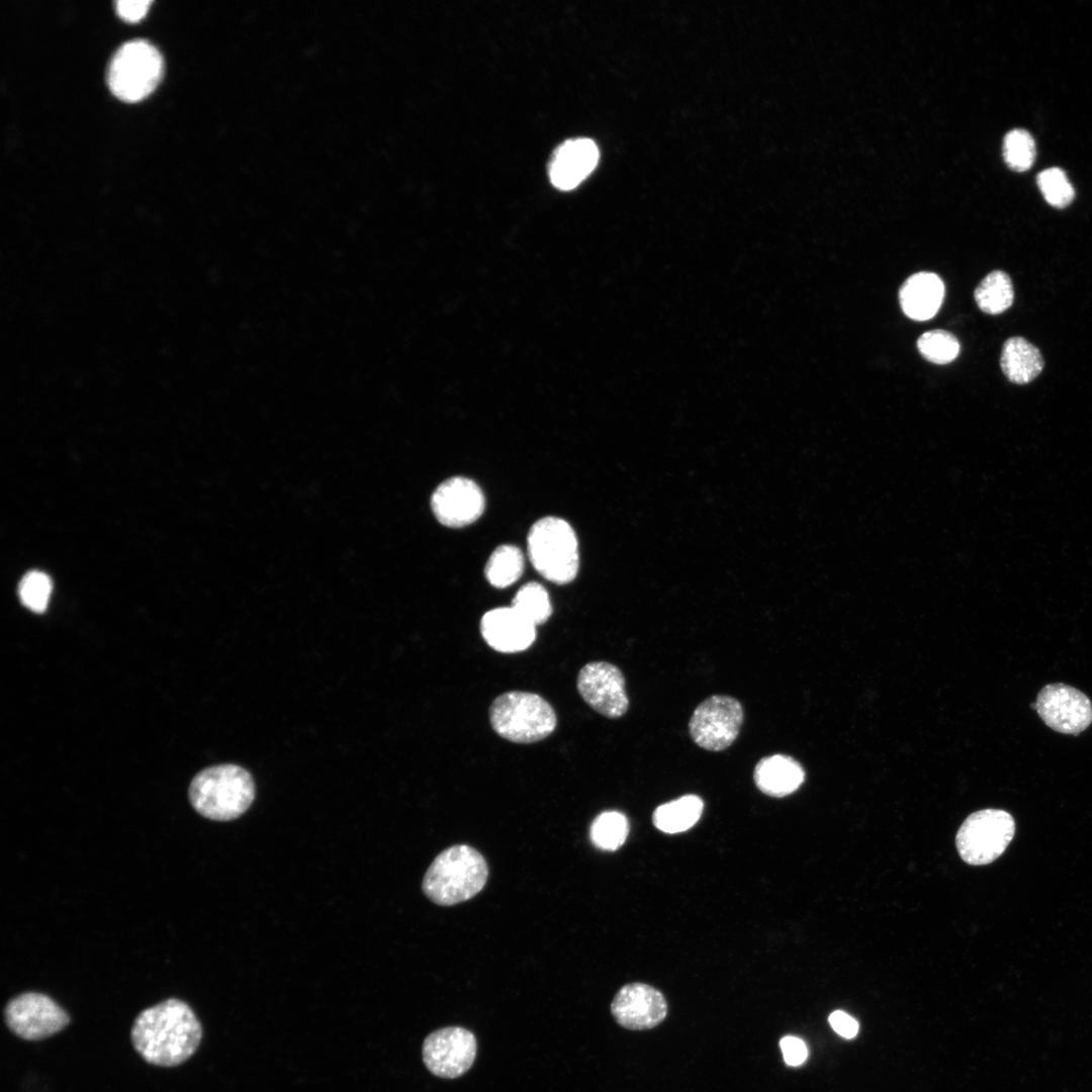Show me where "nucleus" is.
Segmentation results:
<instances>
[{"label": "nucleus", "instance_id": "obj_1", "mask_svg": "<svg viewBox=\"0 0 1092 1092\" xmlns=\"http://www.w3.org/2000/svg\"><path fill=\"white\" fill-rule=\"evenodd\" d=\"M130 1037L139 1055L159 1067L184 1063L197 1050L202 1029L190 1006L170 998L143 1010L135 1018Z\"/></svg>", "mask_w": 1092, "mask_h": 1092}, {"label": "nucleus", "instance_id": "obj_2", "mask_svg": "<svg viewBox=\"0 0 1092 1092\" xmlns=\"http://www.w3.org/2000/svg\"><path fill=\"white\" fill-rule=\"evenodd\" d=\"M194 810L215 821H231L243 815L255 798V783L244 767L224 763L198 772L189 786Z\"/></svg>", "mask_w": 1092, "mask_h": 1092}, {"label": "nucleus", "instance_id": "obj_3", "mask_svg": "<svg viewBox=\"0 0 1092 1092\" xmlns=\"http://www.w3.org/2000/svg\"><path fill=\"white\" fill-rule=\"evenodd\" d=\"M487 876L482 854L469 845L457 844L435 857L424 876L422 890L432 902L451 906L479 893Z\"/></svg>", "mask_w": 1092, "mask_h": 1092}, {"label": "nucleus", "instance_id": "obj_4", "mask_svg": "<svg viewBox=\"0 0 1092 1092\" xmlns=\"http://www.w3.org/2000/svg\"><path fill=\"white\" fill-rule=\"evenodd\" d=\"M489 722L500 737L515 743H533L556 728L553 707L541 696L522 691L496 697L489 707Z\"/></svg>", "mask_w": 1092, "mask_h": 1092}, {"label": "nucleus", "instance_id": "obj_5", "mask_svg": "<svg viewBox=\"0 0 1092 1092\" xmlns=\"http://www.w3.org/2000/svg\"><path fill=\"white\" fill-rule=\"evenodd\" d=\"M528 554L535 569L547 580L562 584L577 574V539L571 526L562 519L546 517L531 527Z\"/></svg>", "mask_w": 1092, "mask_h": 1092}, {"label": "nucleus", "instance_id": "obj_6", "mask_svg": "<svg viewBox=\"0 0 1092 1092\" xmlns=\"http://www.w3.org/2000/svg\"><path fill=\"white\" fill-rule=\"evenodd\" d=\"M163 60L149 41L134 39L123 43L113 55L107 70L111 92L126 102L148 96L159 83Z\"/></svg>", "mask_w": 1092, "mask_h": 1092}, {"label": "nucleus", "instance_id": "obj_7", "mask_svg": "<svg viewBox=\"0 0 1092 1092\" xmlns=\"http://www.w3.org/2000/svg\"><path fill=\"white\" fill-rule=\"evenodd\" d=\"M1015 833L1013 817L1000 809L972 813L961 825L956 844L962 859L973 866L988 864L1006 849Z\"/></svg>", "mask_w": 1092, "mask_h": 1092}, {"label": "nucleus", "instance_id": "obj_8", "mask_svg": "<svg viewBox=\"0 0 1092 1092\" xmlns=\"http://www.w3.org/2000/svg\"><path fill=\"white\" fill-rule=\"evenodd\" d=\"M743 719L739 701L730 696L714 695L694 710L689 732L698 746L709 751H721L736 740Z\"/></svg>", "mask_w": 1092, "mask_h": 1092}, {"label": "nucleus", "instance_id": "obj_9", "mask_svg": "<svg viewBox=\"0 0 1092 1092\" xmlns=\"http://www.w3.org/2000/svg\"><path fill=\"white\" fill-rule=\"evenodd\" d=\"M4 1017L10 1030L27 1040L52 1036L70 1021L68 1013L56 1001L35 992L12 998L5 1007Z\"/></svg>", "mask_w": 1092, "mask_h": 1092}, {"label": "nucleus", "instance_id": "obj_10", "mask_svg": "<svg viewBox=\"0 0 1092 1092\" xmlns=\"http://www.w3.org/2000/svg\"><path fill=\"white\" fill-rule=\"evenodd\" d=\"M474 1034L461 1026H448L430 1033L422 1048L423 1061L434 1075L453 1079L466 1073L476 1057Z\"/></svg>", "mask_w": 1092, "mask_h": 1092}, {"label": "nucleus", "instance_id": "obj_11", "mask_svg": "<svg viewBox=\"0 0 1092 1092\" xmlns=\"http://www.w3.org/2000/svg\"><path fill=\"white\" fill-rule=\"evenodd\" d=\"M576 688L584 702L607 718H620L628 710L625 677L615 664L606 661L586 663L577 674Z\"/></svg>", "mask_w": 1092, "mask_h": 1092}, {"label": "nucleus", "instance_id": "obj_12", "mask_svg": "<svg viewBox=\"0 0 1092 1092\" xmlns=\"http://www.w3.org/2000/svg\"><path fill=\"white\" fill-rule=\"evenodd\" d=\"M1035 710L1055 731L1078 734L1092 722V703L1081 691L1064 684H1050L1038 693Z\"/></svg>", "mask_w": 1092, "mask_h": 1092}, {"label": "nucleus", "instance_id": "obj_13", "mask_svg": "<svg viewBox=\"0 0 1092 1092\" xmlns=\"http://www.w3.org/2000/svg\"><path fill=\"white\" fill-rule=\"evenodd\" d=\"M611 1013L616 1022L626 1029L646 1030L664 1020L667 1002L654 987L630 983L616 993L611 1003Z\"/></svg>", "mask_w": 1092, "mask_h": 1092}, {"label": "nucleus", "instance_id": "obj_14", "mask_svg": "<svg viewBox=\"0 0 1092 1092\" xmlns=\"http://www.w3.org/2000/svg\"><path fill=\"white\" fill-rule=\"evenodd\" d=\"M484 495L471 479L451 477L433 492L431 508L437 520L448 527H463L475 522L483 513Z\"/></svg>", "mask_w": 1092, "mask_h": 1092}, {"label": "nucleus", "instance_id": "obj_15", "mask_svg": "<svg viewBox=\"0 0 1092 1092\" xmlns=\"http://www.w3.org/2000/svg\"><path fill=\"white\" fill-rule=\"evenodd\" d=\"M480 633L494 650L515 653L528 649L536 639V626L512 607L486 612L480 620Z\"/></svg>", "mask_w": 1092, "mask_h": 1092}, {"label": "nucleus", "instance_id": "obj_16", "mask_svg": "<svg viewBox=\"0 0 1092 1092\" xmlns=\"http://www.w3.org/2000/svg\"><path fill=\"white\" fill-rule=\"evenodd\" d=\"M599 157V149L589 139L565 141L554 151L550 160L551 183L560 190L575 188L594 171Z\"/></svg>", "mask_w": 1092, "mask_h": 1092}, {"label": "nucleus", "instance_id": "obj_17", "mask_svg": "<svg viewBox=\"0 0 1092 1092\" xmlns=\"http://www.w3.org/2000/svg\"><path fill=\"white\" fill-rule=\"evenodd\" d=\"M944 297V284L931 272L911 275L899 290V301L904 313L914 321H927L938 311Z\"/></svg>", "mask_w": 1092, "mask_h": 1092}, {"label": "nucleus", "instance_id": "obj_18", "mask_svg": "<svg viewBox=\"0 0 1092 1092\" xmlns=\"http://www.w3.org/2000/svg\"><path fill=\"white\" fill-rule=\"evenodd\" d=\"M805 779L802 765L792 756L774 754L755 765L753 781L763 794L782 798L797 791Z\"/></svg>", "mask_w": 1092, "mask_h": 1092}, {"label": "nucleus", "instance_id": "obj_19", "mask_svg": "<svg viewBox=\"0 0 1092 1092\" xmlns=\"http://www.w3.org/2000/svg\"><path fill=\"white\" fill-rule=\"evenodd\" d=\"M1000 365L1004 375L1013 383L1032 381L1043 368L1039 350L1021 337H1012L1003 345Z\"/></svg>", "mask_w": 1092, "mask_h": 1092}, {"label": "nucleus", "instance_id": "obj_20", "mask_svg": "<svg viewBox=\"0 0 1092 1092\" xmlns=\"http://www.w3.org/2000/svg\"><path fill=\"white\" fill-rule=\"evenodd\" d=\"M704 809L697 795H685L658 806L652 816L654 826L665 833H679L693 827Z\"/></svg>", "mask_w": 1092, "mask_h": 1092}, {"label": "nucleus", "instance_id": "obj_21", "mask_svg": "<svg viewBox=\"0 0 1092 1092\" xmlns=\"http://www.w3.org/2000/svg\"><path fill=\"white\" fill-rule=\"evenodd\" d=\"M974 297L979 308L985 313L1000 314L1013 303L1012 281L1004 271H992L978 284Z\"/></svg>", "mask_w": 1092, "mask_h": 1092}, {"label": "nucleus", "instance_id": "obj_22", "mask_svg": "<svg viewBox=\"0 0 1092 1092\" xmlns=\"http://www.w3.org/2000/svg\"><path fill=\"white\" fill-rule=\"evenodd\" d=\"M524 570L522 551L514 545L497 547L485 565V576L489 583L497 588H505L517 581Z\"/></svg>", "mask_w": 1092, "mask_h": 1092}, {"label": "nucleus", "instance_id": "obj_23", "mask_svg": "<svg viewBox=\"0 0 1092 1092\" xmlns=\"http://www.w3.org/2000/svg\"><path fill=\"white\" fill-rule=\"evenodd\" d=\"M511 607L535 626L545 623L552 614V606L546 588L535 581H530L519 588Z\"/></svg>", "mask_w": 1092, "mask_h": 1092}, {"label": "nucleus", "instance_id": "obj_24", "mask_svg": "<svg viewBox=\"0 0 1092 1092\" xmlns=\"http://www.w3.org/2000/svg\"><path fill=\"white\" fill-rule=\"evenodd\" d=\"M629 822L618 811H606L598 815L590 825L593 843L604 850H616L626 840Z\"/></svg>", "mask_w": 1092, "mask_h": 1092}, {"label": "nucleus", "instance_id": "obj_25", "mask_svg": "<svg viewBox=\"0 0 1092 1092\" xmlns=\"http://www.w3.org/2000/svg\"><path fill=\"white\" fill-rule=\"evenodd\" d=\"M917 348L927 361L934 364H946L957 358L960 343L949 332L933 330L918 338Z\"/></svg>", "mask_w": 1092, "mask_h": 1092}, {"label": "nucleus", "instance_id": "obj_26", "mask_svg": "<svg viewBox=\"0 0 1092 1092\" xmlns=\"http://www.w3.org/2000/svg\"><path fill=\"white\" fill-rule=\"evenodd\" d=\"M1003 156L1007 165L1015 171L1028 170L1035 158V144L1031 134L1024 129L1009 131L1003 143Z\"/></svg>", "mask_w": 1092, "mask_h": 1092}, {"label": "nucleus", "instance_id": "obj_27", "mask_svg": "<svg viewBox=\"0 0 1092 1092\" xmlns=\"http://www.w3.org/2000/svg\"><path fill=\"white\" fill-rule=\"evenodd\" d=\"M52 588V580L46 573L32 570L21 578L18 596L24 607L34 613H42L48 607Z\"/></svg>", "mask_w": 1092, "mask_h": 1092}, {"label": "nucleus", "instance_id": "obj_28", "mask_svg": "<svg viewBox=\"0 0 1092 1092\" xmlns=\"http://www.w3.org/2000/svg\"><path fill=\"white\" fill-rule=\"evenodd\" d=\"M1037 185L1046 202L1056 208H1064L1074 199V188L1065 172L1059 168H1049L1040 172Z\"/></svg>", "mask_w": 1092, "mask_h": 1092}, {"label": "nucleus", "instance_id": "obj_29", "mask_svg": "<svg viewBox=\"0 0 1092 1092\" xmlns=\"http://www.w3.org/2000/svg\"><path fill=\"white\" fill-rule=\"evenodd\" d=\"M780 1048L784 1060L789 1066H799L803 1064L808 1057V1050L805 1042L796 1036H784L780 1040Z\"/></svg>", "mask_w": 1092, "mask_h": 1092}, {"label": "nucleus", "instance_id": "obj_30", "mask_svg": "<svg viewBox=\"0 0 1092 1092\" xmlns=\"http://www.w3.org/2000/svg\"><path fill=\"white\" fill-rule=\"evenodd\" d=\"M151 4V0H119L115 2V9L122 19L134 22L146 14Z\"/></svg>", "mask_w": 1092, "mask_h": 1092}, {"label": "nucleus", "instance_id": "obj_31", "mask_svg": "<svg viewBox=\"0 0 1092 1092\" xmlns=\"http://www.w3.org/2000/svg\"><path fill=\"white\" fill-rule=\"evenodd\" d=\"M828 1021L834 1031L845 1038H852L858 1032L857 1021L844 1011H833Z\"/></svg>", "mask_w": 1092, "mask_h": 1092}]
</instances>
